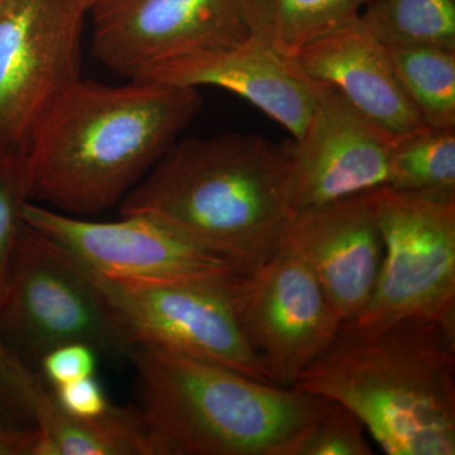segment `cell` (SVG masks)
Listing matches in <instances>:
<instances>
[{"label":"cell","instance_id":"cell-1","mask_svg":"<svg viewBox=\"0 0 455 455\" xmlns=\"http://www.w3.org/2000/svg\"><path fill=\"white\" fill-rule=\"evenodd\" d=\"M202 107L194 88L77 80L33 136L29 202L68 215L107 211L145 178Z\"/></svg>","mask_w":455,"mask_h":455},{"label":"cell","instance_id":"cell-2","mask_svg":"<svg viewBox=\"0 0 455 455\" xmlns=\"http://www.w3.org/2000/svg\"><path fill=\"white\" fill-rule=\"evenodd\" d=\"M119 211L161 221L251 274L280 252L296 215L287 143L254 133L176 140Z\"/></svg>","mask_w":455,"mask_h":455},{"label":"cell","instance_id":"cell-3","mask_svg":"<svg viewBox=\"0 0 455 455\" xmlns=\"http://www.w3.org/2000/svg\"><path fill=\"white\" fill-rule=\"evenodd\" d=\"M293 388L340 403L388 455L455 454V313L343 323Z\"/></svg>","mask_w":455,"mask_h":455},{"label":"cell","instance_id":"cell-4","mask_svg":"<svg viewBox=\"0 0 455 455\" xmlns=\"http://www.w3.org/2000/svg\"><path fill=\"white\" fill-rule=\"evenodd\" d=\"M130 362L152 455H275L331 403L171 350Z\"/></svg>","mask_w":455,"mask_h":455},{"label":"cell","instance_id":"cell-5","mask_svg":"<svg viewBox=\"0 0 455 455\" xmlns=\"http://www.w3.org/2000/svg\"><path fill=\"white\" fill-rule=\"evenodd\" d=\"M0 329L36 372L44 355L62 344H86L114 363L130 362L132 355L86 268L26 221L0 305Z\"/></svg>","mask_w":455,"mask_h":455},{"label":"cell","instance_id":"cell-6","mask_svg":"<svg viewBox=\"0 0 455 455\" xmlns=\"http://www.w3.org/2000/svg\"><path fill=\"white\" fill-rule=\"evenodd\" d=\"M86 271L132 352L140 347L171 350L275 385L236 319L229 291L230 280L236 275L131 281Z\"/></svg>","mask_w":455,"mask_h":455},{"label":"cell","instance_id":"cell-7","mask_svg":"<svg viewBox=\"0 0 455 455\" xmlns=\"http://www.w3.org/2000/svg\"><path fill=\"white\" fill-rule=\"evenodd\" d=\"M381 271L362 316L374 329L455 313V196L376 188Z\"/></svg>","mask_w":455,"mask_h":455},{"label":"cell","instance_id":"cell-8","mask_svg":"<svg viewBox=\"0 0 455 455\" xmlns=\"http://www.w3.org/2000/svg\"><path fill=\"white\" fill-rule=\"evenodd\" d=\"M86 0H4L0 7V152L27 156L38 125L80 77Z\"/></svg>","mask_w":455,"mask_h":455},{"label":"cell","instance_id":"cell-9","mask_svg":"<svg viewBox=\"0 0 455 455\" xmlns=\"http://www.w3.org/2000/svg\"><path fill=\"white\" fill-rule=\"evenodd\" d=\"M89 13L92 57L128 80L173 57L253 36L250 0H97Z\"/></svg>","mask_w":455,"mask_h":455},{"label":"cell","instance_id":"cell-10","mask_svg":"<svg viewBox=\"0 0 455 455\" xmlns=\"http://www.w3.org/2000/svg\"><path fill=\"white\" fill-rule=\"evenodd\" d=\"M229 291L245 338L281 387H292L343 324L310 269L283 251L233 277Z\"/></svg>","mask_w":455,"mask_h":455},{"label":"cell","instance_id":"cell-11","mask_svg":"<svg viewBox=\"0 0 455 455\" xmlns=\"http://www.w3.org/2000/svg\"><path fill=\"white\" fill-rule=\"evenodd\" d=\"M23 220L103 276L185 281L239 275L223 254L151 218L92 221L27 202Z\"/></svg>","mask_w":455,"mask_h":455},{"label":"cell","instance_id":"cell-12","mask_svg":"<svg viewBox=\"0 0 455 455\" xmlns=\"http://www.w3.org/2000/svg\"><path fill=\"white\" fill-rule=\"evenodd\" d=\"M314 83L315 109L300 139L287 143V188L296 214L386 187L396 139L339 90Z\"/></svg>","mask_w":455,"mask_h":455},{"label":"cell","instance_id":"cell-13","mask_svg":"<svg viewBox=\"0 0 455 455\" xmlns=\"http://www.w3.org/2000/svg\"><path fill=\"white\" fill-rule=\"evenodd\" d=\"M280 251L310 269L341 323L355 322L381 271L376 188L298 212Z\"/></svg>","mask_w":455,"mask_h":455},{"label":"cell","instance_id":"cell-14","mask_svg":"<svg viewBox=\"0 0 455 455\" xmlns=\"http://www.w3.org/2000/svg\"><path fill=\"white\" fill-rule=\"evenodd\" d=\"M194 88L218 86L259 108L299 140L316 106V86L259 38L220 49L196 51L147 68L137 79Z\"/></svg>","mask_w":455,"mask_h":455},{"label":"cell","instance_id":"cell-15","mask_svg":"<svg viewBox=\"0 0 455 455\" xmlns=\"http://www.w3.org/2000/svg\"><path fill=\"white\" fill-rule=\"evenodd\" d=\"M290 59L305 76L339 90L359 112L394 136L423 124L398 79L390 51L361 16L309 42Z\"/></svg>","mask_w":455,"mask_h":455},{"label":"cell","instance_id":"cell-16","mask_svg":"<svg viewBox=\"0 0 455 455\" xmlns=\"http://www.w3.org/2000/svg\"><path fill=\"white\" fill-rule=\"evenodd\" d=\"M55 401V400H53ZM33 455H152L136 405H113L104 414L76 419L56 403L38 424Z\"/></svg>","mask_w":455,"mask_h":455},{"label":"cell","instance_id":"cell-17","mask_svg":"<svg viewBox=\"0 0 455 455\" xmlns=\"http://www.w3.org/2000/svg\"><path fill=\"white\" fill-rule=\"evenodd\" d=\"M371 0H250L254 37L291 57L305 44L361 16Z\"/></svg>","mask_w":455,"mask_h":455},{"label":"cell","instance_id":"cell-18","mask_svg":"<svg viewBox=\"0 0 455 455\" xmlns=\"http://www.w3.org/2000/svg\"><path fill=\"white\" fill-rule=\"evenodd\" d=\"M386 187L455 196V128L421 124L396 136Z\"/></svg>","mask_w":455,"mask_h":455},{"label":"cell","instance_id":"cell-19","mask_svg":"<svg viewBox=\"0 0 455 455\" xmlns=\"http://www.w3.org/2000/svg\"><path fill=\"white\" fill-rule=\"evenodd\" d=\"M361 18L386 47L455 51V0H371Z\"/></svg>","mask_w":455,"mask_h":455},{"label":"cell","instance_id":"cell-20","mask_svg":"<svg viewBox=\"0 0 455 455\" xmlns=\"http://www.w3.org/2000/svg\"><path fill=\"white\" fill-rule=\"evenodd\" d=\"M387 49L423 124L455 128V51L425 46Z\"/></svg>","mask_w":455,"mask_h":455},{"label":"cell","instance_id":"cell-21","mask_svg":"<svg viewBox=\"0 0 455 455\" xmlns=\"http://www.w3.org/2000/svg\"><path fill=\"white\" fill-rule=\"evenodd\" d=\"M52 405L49 386L27 366L0 329V427L36 429Z\"/></svg>","mask_w":455,"mask_h":455},{"label":"cell","instance_id":"cell-22","mask_svg":"<svg viewBox=\"0 0 455 455\" xmlns=\"http://www.w3.org/2000/svg\"><path fill=\"white\" fill-rule=\"evenodd\" d=\"M364 427L347 407L331 401L292 434L275 455H371Z\"/></svg>","mask_w":455,"mask_h":455},{"label":"cell","instance_id":"cell-23","mask_svg":"<svg viewBox=\"0 0 455 455\" xmlns=\"http://www.w3.org/2000/svg\"><path fill=\"white\" fill-rule=\"evenodd\" d=\"M29 202L27 156L0 152V305L4 300L14 251Z\"/></svg>","mask_w":455,"mask_h":455},{"label":"cell","instance_id":"cell-24","mask_svg":"<svg viewBox=\"0 0 455 455\" xmlns=\"http://www.w3.org/2000/svg\"><path fill=\"white\" fill-rule=\"evenodd\" d=\"M98 353L84 343H68L49 350L41 358L37 372L49 387L95 376Z\"/></svg>","mask_w":455,"mask_h":455},{"label":"cell","instance_id":"cell-25","mask_svg":"<svg viewBox=\"0 0 455 455\" xmlns=\"http://www.w3.org/2000/svg\"><path fill=\"white\" fill-rule=\"evenodd\" d=\"M51 392L56 405L76 419L97 418L112 406L95 376L51 387Z\"/></svg>","mask_w":455,"mask_h":455},{"label":"cell","instance_id":"cell-26","mask_svg":"<svg viewBox=\"0 0 455 455\" xmlns=\"http://www.w3.org/2000/svg\"><path fill=\"white\" fill-rule=\"evenodd\" d=\"M38 427L8 430L0 427V455H33Z\"/></svg>","mask_w":455,"mask_h":455},{"label":"cell","instance_id":"cell-27","mask_svg":"<svg viewBox=\"0 0 455 455\" xmlns=\"http://www.w3.org/2000/svg\"><path fill=\"white\" fill-rule=\"evenodd\" d=\"M95 2H97V0H86L89 9L92 8V5L94 4Z\"/></svg>","mask_w":455,"mask_h":455},{"label":"cell","instance_id":"cell-28","mask_svg":"<svg viewBox=\"0 0 455 455\" xmlns=\"http://www.w3.org/2000/svg\"><path fill=\"white\" fill-rule=\"evenodd\" d=\"M3 2H4V0H0V7H2Z\"/></svg>","mask_w":455,"mask_h":455}]
</instances>
